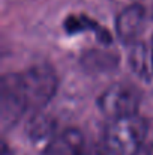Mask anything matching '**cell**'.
<instances>
[{
  "label": "cell",
  "instance_id": "cell-1",
  "mask_svg": "<svg viewBox=\"0 0 153 155\" xmlns=\"http://www.w3.org/2000/svg\"><path fill=\"white\" fill-rule=\"evenodd\" d=\"M57 75L47 63L3 75L0 81V119L3 128L15 125L26 111H36L47 105L57 91Z\"/></svg>",
  "mask_w": 153,
  "mask_h": 155
},
{
  "label": "cell",
  "instance_id": "cell-2",
  "mask_svg": "<svg viewBox=\"0 0 153 155\" xmlns=\"http://www.w3.org/2000/svg\"><path fill=\"white\" fill-rule=\"evenodd\" d=\"M146 133V120L138 114L111 120L104 137L102 155H134L144 142Z\"/></svg>",
  "mask_w": 153,
  "mask_h": 155
},
{
  "label": "cell",
  "instance_id": "cell-3",
  "mask_svg": "<svg viewBox=\"0 0 153 155\" xmlns=\"http://www.w3.org/2000/svg\"><path fill=\"white\" fill-rule=\"evenodd\" d=\"M140 101L141 94L135 86L114 83L101 94L98 98V107L108 119L117 120L138 114Z\"/></svg>",
  "mask_w": 153,
  "mask_h": 155
},
{
  "label": "cell",
  "instance_id": "cell-4",
  "mask_svg": "<svg viewBox=\"0 0 153 155\" xmlns=\"http://www.w3.org/2000/svg\"><path fill=\"white\" fill-rule=\"evenodd\" d=\"M144 21V9L141 5L134 3L120 11L116 18V33L125 44H135L137 36Z\"/></svg>",
  "mask_w": 153,
  "mask_h": 155
},
{
  "label": "cell",
  "instance_id": "cell-5",
  "mask_svg": "<svg viewBox=\"0 0 153 155\" xmlns=\"http://www.w3.org/2000/svg\"><path fill=\"white\" fill-rule=\"evenodd\" d=\"M84 148L83 134L77 128H66L48 140L44 155H80Z\"/></svg>",
  "mask_w": 153,
  "mask_h": 155
},
{
  "label": "cell",
  "instance_id": "cell-6",
  "mask_svg": "<svg viewBox=\"0 0 153 155\" xmlns=\"http://www.w3.org/2000/svg\"><path fill=\"white\" fill-rule=\"evenodd\" d=\"M63 27L68 33H78V32H84V30H92L98 35V38L102 42H110V33L99 26L96 21L90 20L87 15H75L71 14L69 17H66V20L63 21Z\"/></svg>",
  "mask_w": 153,
  "mask_h": 155
},
{
  "label": "cell",
  "instance_id": "cell-7",
  "mask_svg": "<svg viewBox=\"0 0 153 155\" xmlns=\"http://www.w3.org/2000/svg\"><path fill=\"white\" fill-rule=\"evenodd\" d=\"M129 65L135 74L140 77H147L152 62L147 59V48L143 42H135L132 45V50L129 53Z\"/></svg>",
  "mask_w": 153,
  "mask_h": 155
},
{
  "label": "cell",
  "instance_id": "cell-8",
  "mask_svg": "<svg viewBox=\"0 0 153 155\" xmlns=\"http://www.w3.org/2000/svg\"><path fill=\"white\" fill-rule=\"evenodd\" d=\"M51 124H48V119H44V120H41V119H38L33 125H32V130H30V134H32V137L33 139H36V140H39V139H44V137H50L51 139Z\"/></svg>",
  "mask_w": 153,
  "mask_h": 155
},
{
  "label": "cell",
  "instance_id": "cell-9",
  "mask_svg": "<svg viewBox=\"0 0 153 155\" xmlns=\"http://www.w3.org/2000/svg\"><path fill=\"white\" fill-rule=\"evenodd\" d=\"M80 155H102V152H101V148L92 145V146H86Z\"/></svg>",
  "mask_w": 153,
  "mask_h": 155
},
{
  "label": "cell",
  "instance_id": "cell-10",
  "mask_svg": "<svg viewBox=\"0 0 153 155\" xmlns=\"http://www.w3.org/2000/svg\"><path fill=\"white\" fill-rule=\"evenodd\" d=\"M150 62H152V71H153V39H152V51H150Z\"/></svg>",
  "mask_w": 153,
  "mask_h": 155
}]
</instances>
